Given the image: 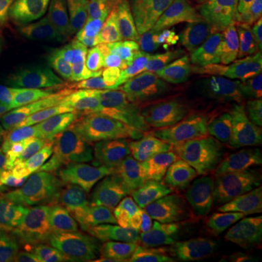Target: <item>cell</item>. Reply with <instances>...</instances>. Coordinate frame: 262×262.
Here are the masks:
<instances>
[{"instance_id": "6da1fadb", "label": "cell", "mask_w": 262, "mask_h": 262, "mask_svg": "<svg viewBox=\"0 0 262 262\" xmlns=\"http://www.w3.org/2000/svg\"><path fill=\"white\" fill-rule=\"evenodd\" d=\"M16 169L29 175L98 177L122 172L127 162L96 133L73 131L47 136L15 158Z\"/></svg>"}, {"instance_id": "7a4b0ae2", "label": "cell", "mask_w": 262, "mask_h": 262, "mask_svg": "<svg viewBox=\"0 0 262 262\" xmlns=\"http://www.w3.org/2000/svg\"><path fill=\"white\" fill-rule=\"evenodd\" d=\"M147 182L149 179L141 178L139 175L127 177L121 181L117 179L115 182H111L110 185L91 195L83 196L64 206L56 207L44 213L27 217V220H24L22 223L5 230L2 237L3 251L6 256L15 261L32 255L57 232L88 217L120 208L127 196Z\"/></svg>"}, {"instance_id": "3957f363", "label": "cell", "mask_w": 262, "mask_h": 262, "mask_svg": "<svg viewBox=\"0 0 262 262\" xmlns=\"http://www.w3.org/2000/svg\"><path fill=\"white\" fill-rule=\"evenodd\" d=\"M234 178L196 181L203 210L200 226L262 253V203L244 179Z\"/></svg>"}, {"instance_id": "277c9868", "label": "cell", "mask_w": 262, "mask_h": 262, "mask_svg": "<svg viewBox=\"0 0 262 262\" xmlns=\"http://www.w3.org/2000/svg\"><path fill=\"white\" fill-rule=\"evenodd\" d=\"M149 262H262V253L204 226L172 227L141 251Z\"/></svg>"}, {"instance_id": "5b68a950", "label": "cell", "mask_w": 262, "mask_h": 262, "mask_svg": "<svg viewBox=\"0 0 262 262\" xmlns=\"http://www.w3.org/2000/svg\"><path fill=\"white\" fill-rule=\"evenodd\" d=\"M101 0H29L20 12L19 32L31 44L51 48L76 39L94 22Z\"/></svg>"}, {"instance_id": "8992f818", "label": "cell", "mask_w": 262, "mask_h": 262, "mask_svg": "<svg viewBox=\"0 0 262 262\" xmlns=\"http://www.w3.org/2000/svg\"><path fill=\"white\" fill-rule=\"evenodd\" d=\"M198 179L159 178L147 182L127 196L120 207L144 214L150 222L169 229L200 225L203 210L196 192Z\"/></svg>"}, {"instance_id": "52a82bcc", "label": "cell", "mask_w": 262, "mask_h": 262, "mask_svg": "<svg viewBox=\"0 0 262 262\" xmlns=\"http://www.w3.org/2000/svg\"><path fill=\"white\" fill-rule=\"evenodd\" d=\"M39 64L50 75L63 80H96L124 83L130 73L114 58L95 32L86 35L72 46L58 47L39 56Z\"/></svg>"}, {"instance_id": "ba28073f", "label": "cell", "mask_w": 262, "mask_h": 262, "mask_svg": "<svg viewBox=\"0 0 262 262\" xmlns=\"http://www.w3.org/2000/svg\"><path fill=\"white\" fill-rule=\"evenodd\" d=\"M95 35L124 70H143L139 34L131 0H101Z\"/></svg>"}, {"instance_id": "9c48e42d", "label": "cell", "mask_w": 262, "mask_h": 262, "mask_svg": "<svg viewBox=\"0 0 262 262\" xmlns=\"http://www.w3.org/2000/svg\"><path fill=\"white\" fill-rule=\"evenodd\" d=\"M143 69L158 63L175 39V0H131Z\"/></svg>"}, {"instance_id": "30bf717a", "label": "cell", "mask_w": 262, "mask_h": 262, "mask_svg": "<svg viewBox=\"0 0 262 262\" xmlns=\"http://www.w3.org/2000/svg\"><path fill=\"white\" fill-rule=\"evenodd\" d=\"M117 175H121V172L98 175L92 178L37 175L35 182L29 188L27 198L19 210V217L22 220L91 195L102 189L103 187L110 185L111 178Z\"/></svg>"}, {"instance_id": "8fae6325", "label": "cell", "mask_w": 262, "mask_h": 262, "mask_svg": "<svg viewBox=\"0 0 262 262\" xmlns=\"http://www.w3.org/2000/svg\"><path fill=\"white\" fill-rule=\"evenodd\" d=\"M151 223L124 226L72 248L73 262H128L146 248L155 236Z\"/></svg>"}, {"instance_id": "7c38bea8", "label": "cell", "mask_w": 262, "mask_h": 262, "mask_svg": "<svg viewBox=\"0 0 262 262\" xmlns=\"http://www.w3.org/2000/svg\"><path fill=\"white\" fill-rule=\"evenodd\" d=\"M244 80H262V16L256 0H245L227 12Z\"/></svg>"}, {"instance_id": "4fadbf2b", "label": "cell", "mask_w": 262, "mask_h": 262, "mask_svg": "<svg viewBox=\"0 0 262 262\" xmlns=\"http://www.w3.org/2000/svg\"><path fill=\"white\" fill-rule=\"evenodd\" d=\"M108 102L141 130H146L169 124L177 99L170 91L150 77L136 89Z\"/></svg>"}, {"instance_id": "5bb4252c", "label": "cell", "mask_w": 262, "mask_h": 262, "mask_svg": "<svg viewBox=\"0 0 262 262\" xmlns=\"http://www.w3.org/2000/svg\"><path fill=\"white\" fill-rule=\"evenodd\" d=\"M195 75L198 88H215L244 80L234 51L232 27L227 15L208 42L206 53L195 69Z\"/></svg>"}, {"instance_id": "9a60e30c", "label": "cell", "mask_w": 262, "mask_h": 262, "mask_svg": "<svg viewBox=\"0 0 262 262\" xmlns=\"http://www.w3.org/2000/svg\"><path fill=\"white\" fill-rule=\"evenodd\" d=\"M149 222L150 220L144 214L120 207L113 211H106L102 214L88 217L84 220H80L75 225L57 232L50 241H47L42 246H39L34 253L67 251V249L76 248L88 241H92L94 237L105 233L108 230H113L117 227H124V226L149 223Z\"/></svg>"}, {"instance_id": "2e32d148", "label": "cell", "mask_w": 262, "mask_h": 262, "mask_svg": "<svg viewBox=\"0 0 262 262\" xmlns=\"http://www.w3.org/2000/svg\"><path fill=\"white\" fill-rule=\"evenodd\" d=\"M226 15L227 12L215 0H181L175 12V39L213 37Z\"/></svg>"}, {"instance_id": "e0dca14e", "label": "cell", "mask_w": 262, "mask_h": 262, "mask_svg": "<svg viewBox=\"0 0 262 262\" xmlns=\"http://www.w3.org/2000/svg\"><path fill=\"white\" fill-rule=\"evenodd\" d=\"M96 124L103 136L127 158L143 159V130L108 101L96 114Z\"/></svg>"}, {"instance_id": "ac0fdd59", "label": "cell", "mask_w": 262, "mask_h": 262, "mask_svg": "<svg viewBox=\"0 0 262 262\" xmlns=\"http://www.w3.org/2000/svg\"><path fill=\"white\" fill-rule=\"evenodd\" d=\"M210 35L173 39L168 51L158 63L151 66V76L169 73V75H189L194 73L206 53Z\"/></svg>"}, {"instance_id": "d6986e66", "label": "cell", "mask_w": 262, "mask_h": 262, "mask_svg": "<svg viewBox=\"0 0 262 262\" xmlns=\"http://www.w3.org/2000/svg\"><path fill=\"white\" fill-rule=\"evenodd\" d=\"M215 94L223 106L239 114L258 130L262 124V80H241L215 86Z\"/></svg>"}, {"instance_id": "ffe728a7", "label": "cell", "mask_w": 262, "mask_h": 262, "mask_svg": "<svg viewBox=\"0 0 262 262\" xmlns=\"http://www.w3.org/2000/svg\"><path fill=\"white\" fill-rule=\"evenodd\" d=\"M204 140L195 143H184L175 137L170 130V122L143 130V159L146 163H159L163 160L173 159L182 155L201 151Z\"/></svg>"}, {"instance_id": "44dd1931", "label": "cell", "mask_w": 262, "mask_h": 262, "mask_svg": "<svg viewBox=\"0 0 262 262\" xmlns=\"http://www.w3.org/2000/svg\"><path fill=\"white\" fill-rule=\"evenodd\" d=\"M170 130L177 139L184 143L204 140L207 134V111L194 91L184 94L175 102Z\"/></svg>"}, {"instance_id": "7402d4cb", "label": "cell", "mask_w": 262, "mask_h": 262, "mask_svg": "<svg viewBox=\"0 0 262 262\" xmlns=\"http://www.w3.org/2000/svg\"><path fill=\"white\" fill-rule=\"evenodd\" d=\"M141 178H181V179H219L203 151L188 153L173 159L163 160L153 166L140 169Z\"/></svg>"}, {"instance_id": "603a6c76", "label": "cell", "mask_w": 262, "mask_h": 262, "mask_svg": "<svg viewBox=\"0 0 262 262\" xmlns=\"http://www.w3.org/2000/svg\"><path fill=\"white\" fill-rule=\"evenodd\" d=\"M204 155L219 179L234 178L239 172L242 139L234 134H211L204 141Z\"/></svg>"}, {"instance_id": "cb8c5ba5", "label": "cell", "mask_w": 262, "mask_h": 262, "mask_svg": "<svg viewBox=\"0 0 262 262\" xmlns=\"http://www.w3.org/2000/svg\"><path fill=\"white\" fill-rule=\"evenodd\" d=\"M256 128L239 114L219 103L207 114V134H234L242 140L253 136Z\"/></svg>"}, {"instance_id": "d4e9b609", "label": "cell", "mask_w": 262, "mask_h": 262, "mask_svg": "<svg viewBox=\"0 0 262 262\" xmlns=\"http://www.w3.org/2000/svg\"><path fill=\"white\" fill-rule=\"evenodd\" d=\"M37 175H19L0 169V208L18 213ZM20 219V217H19Z\"/></svg>"}, {"instance_id": "484cf974", "label": "cell", "mask_w": 262, "mask_h": 262, "mask_svg": "<svg viewBox=\"0 0 262 262\" xmlns=\"http://www.w3.org/2000/svg\"><path fill=\"white\" fill-rule=\"evenodd\" d=\"M29 0H0V51L12 46L20 12Z\"/></svg>"}, {"instance_id": "4316f807", "label": "cell", "mask_w": 262, "mask_h": 262, "mask_svg": "<svg viewBox=\"0 0 262 262\" xmlns=\"http://www.w3.org/2000/svg\"><path fill=\"white\" fill-rule=\"evenodd\" d=\"M262 156V124L249 139L242 140V149L239 156V168L246 169L251 163Z\"/></svg>"}, {"instance_id": "83f0119b", "label": "cell", "mask_w": 262, "mask_h": 262, "mask_svg": "<svg viewBox=\"0 0 262 262\" xmlns=\"http://www.w3.org/2000/svg\"><path fill=\"white\" fill-rule=\"evenodd\" d=\"M241 179H244L252 188L256 200L262 203V156L246 168V170L241 175Z\"/></svg>"}, {"instance_id": "f1b7e54d", "label": "cell", "mask_w": 262, "mask_h": 262, "mask_svg": "<svg viewBox=\"0 0 262 262\" xmlns=\"http://www.w3.org/2000/svg\"><path fill=\"white\" fill-rule=\"evenodd\" d=\"M20 262H73L70 249L67 251H58V252H46V253H32L28 255Z\"/></svg>"}, {"instance_id": "f546056e", "label": "cell", "mask_w": 262, "mask_h": 262, "mask_svg": "<svg viewBox=\"0 0 262 262\" xmlns=\"http://www.w3.org/2000/svg\"><path fill=\"white\" fill-rule=\"evenodd\" d=\"M19 220L20 219H19L18 213L5 210V208H0V233H3L5 230H8L10 226L15 225Z\"/></svg>"}, {"instance_id": "4dcf8cb0", "label": "cell", "mask_w": 262, "mask_h": 262, "mask_svg": "<svg viewBox=\"0 0 262 262\" xmlns=\"http://www.w3.org/2000/svg\"><path fill=\"white\" fill-rule=\"evenodd\" d=\"M215 2H217L226 12H229V10H232L234 6H237L239 3H242L245 0H215Z\"/></svg>"}, {"instance_id": "1f68e13d", "label": "cell", "mask_w": 262, "mask_h": 262, "mask_svg": "<svg viewBox=\"0 0 262 262\" xmlns=\"http://www.w3.org/2000/svg\"><path fill=\"white\" fill-rule=\"evenodd\" d=\"M128 262H149V261H147V259H146V258H144V256H143L141 253H139V255H137L136 258H133V259H131V261H128Z\"/></svg>"}, {"instance_id": "d6a6232c", "label": "cell", "mask_w": 262, "mask_h": 262, "mask_svg": "<svg viewBox=\"0 0 262 262\" xmlns=\"http://www.w3.org/2000/svg\"><path fill=\"white\" fill-rule=\"evenodd\" d=\"M0 262H8V259H6V256H5L3 252H0Z\"/></svg>"}, {"instance_id": "836d02e7", "label": "cell", "mask_w": 262, "mask_h": 262, "mask_svg": "<svg viewBox=\"0 0 262 262\" xmlns=\"http://www.w3.org/2000/svg\"><path fill=\"white\" fill-rule=\"evenodd\" d=\"M0 101H2V80H0Z\"/></svg>"}, {"instance_id": "e575fe53", "label": "cell", "mask_w": 262, "mask_h": 262, "mask_svg": "<svg viewBox=\"0 0 262 262\" xmlns=\"http://www.w3.org/2000/svg\"><path fill=\"white\" fill-rule=\"evenodd\" d=\"M259 10H261V16H262V3H261V8H259Z\"/></svg>"}]
</instances>
